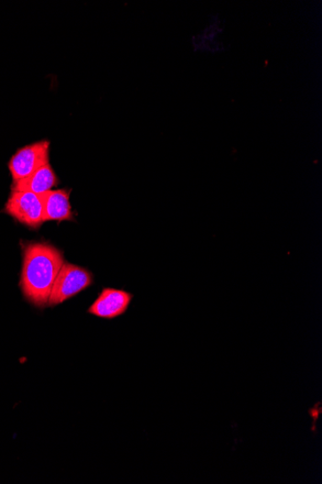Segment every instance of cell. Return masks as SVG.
Here are the masks:
<instances>
[{"mask_svg": "<svg viewBox=\"0 0 322 484\" xmlns=\"http://www.w3.org/2000/svg\"><path fill=\"white\" fill-rule=\"evenodd\" d=\"M39 195L43 204V222L73 221L71 190H51Z\"/></svg>", "mask_w": 322, "mask_h": 484, "instance_id": "8992f818", "label": "cell"}, {"mask_svg": "<svg viewBox=\"0 0 322 484\" xmlns=\"http://www.w3.org/2000/svg\"><path fill=\"white\" fill-rule=\"evenodd\" d=\"M51 142L43 139L18 149L8 163L13 182L27 178L50 163Z\"/></svg>", "mask_w": 322, "mask_h": 484, "instance_id": "3957f363", "label": "cell"}, {"mask_svg": "<svg viewBox=\"0 0 322 484\" xmlns=\"http://www.w3.org/2000/svg\"><path fill=\"white\" fill-rule=\"evenodd\" d=\"M20 289L33 305H49L50 296L65 263L63 252L47 242L22 244Z\"/></svg>", "mask_w": 322, "mask_h": 484, "instance_id": "6da1fadb", "label": "cell"}, {"mask_svg": "<svg viewBox=\"0 0 322 484\" xmlns=\"http://www.w3.org/2000/svg\"><path fill=\"white\" fill-rule=\"evenodd\" d=\"M132 300L133 295L126 290L105 288L89 307L88 313L111 321L124 315Z\"/></svg>", "mask_w": 322, "mask_h": 484, "instance_id": "5b68a950", "label": "cell"}, {"mask_svg": "<svg viewBox=\"0 0 322 484\" xmlns=\"http://www.w3.org/2000/svg\"><path fill=\"white\" fill-rule=\"evenodd\" d=\"M59 184V179L58 175L49 163L27 176V178L14 181L12 186H11V191L30 192L41 194L52 190Z\"/></svg>", "mask_w": 322, "mask_h": 484, "instance_id": "52a82bcc", "label": "cell"}, {"mask_svg": "<svg viewBox=\"0 0 322 484\" xmlns=\"http://www.w3.org/2000/svg\"><path fill=\"white\" fill-rule=\"evenodd\" d=\"M91 272L74 264L64 263L55 280L49 300V305L55 306L73 298L93 284Z\"/></svg>", "mask_w": 322, "mask_h": 484, "instance_id": "7a4b0ae2", "label": "cell"}, {"mask_svg": "<svg viewBox=\"0 0 322 484\" xmlns=\"http://www.w3.org/2000/svg\"><path fill=\"white\" fill-rule=\"evenodd\" d=\"M4 212L31 229H38L44 223L40 195L30 192L11 191Z\"/></svg>", "mask_w": 322, "mask_h": 484, "instance_id": "277c9868", "label": "cell"}]
</instances>
